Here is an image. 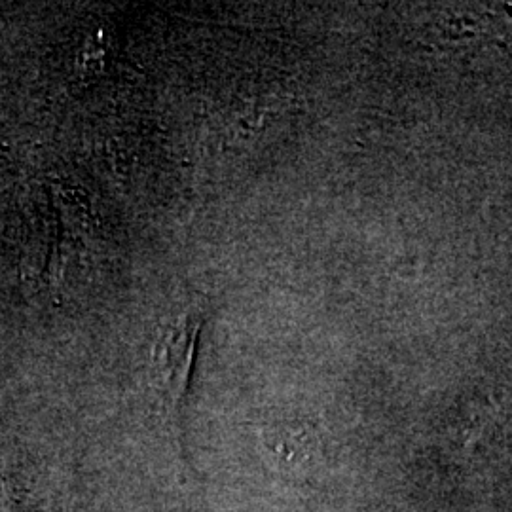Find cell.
<instances>
[{
    "label": "cell",
    "instance_id": "cell-1",
    "mask_svg": "<svg viewBox=\"0 0 512 512\" xmlns=\"http://www.w3.org/2000/svg\"><path fill=\"white\" fill-rule=\"evenodd\" d=\"M203 323L205 311L188 308L171 317L154 342L152 378L173 412H179L188 397Z\"/></svg>",
    "mask_w": 512,
    "mask_h": 512
},
{
    "label": "cell",
    "instance_id": "cell-2",
    "mask_svg": "<svg viewBox=\"0 0 512 512\" xmlns=\"http://www.w3.org/2000/svg\"><path fill=\"white\" fill-rule=\"evenodd\" d=\"M0 512H12V499L8 497L2 478H0Z\"/></svg>",
    "mask_w": 512,
    "mask_h": 512
}]
</instances>
